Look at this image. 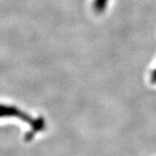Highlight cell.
Segmentation results:
<instances>
[{
	"mask_svg": "<svg viewBox=\"0 0 156 156\" xmlns=\"http://www.w3.org/2000/svg\"><path fill=\"white\" fill-rule=\"evenodd\" d=\"M150 81L152 83H156V68L151 72L150 75Z\"/></svg>",
	"mask_w": 156,
	"mask_h": 156,
	"instance_id": "7a4b0ae2",
	"label": "cell"
},
{
	"mask_svg": "<svg viewBox=\"0 0 156 156\" xmlns=\"http://www.w3.org/2000/svg\"><path fill=\"white\" fill-rule=\"evenodd\" d=\"M108 2L109 0H94V3H93L94 11L99 14L102 13L107 9Z\"/></svg>",
	"mask_w": 156,
	"mask_h": 156,
	"instance_id": "6da1fadb",
	"label": "cell"
}]
</instances>
